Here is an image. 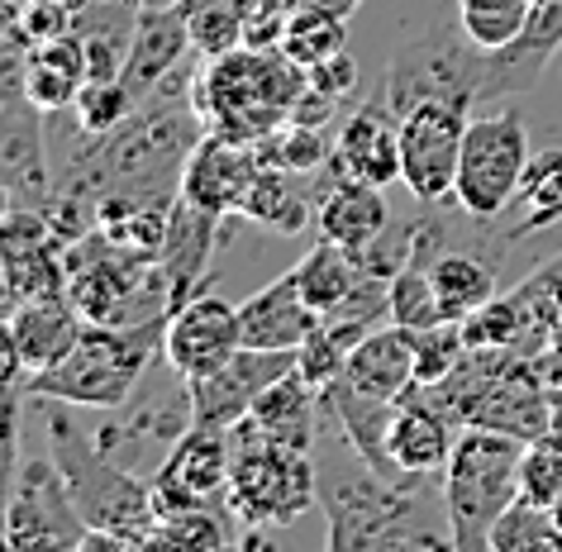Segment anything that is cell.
<instances>
[{
  "mask_svg": "<svg viewBox=\"0 0 562 552\" xmlns=\"http://www.w3.org/2000/svg\"><path fill=\"white\" fill-rule=\"evenodd\" d=\"M205 120L191 105V81L144 101L115 134L81 138L72 162L58 172V191L81 205H101L105 195H130L148 205H172L181 195L191 148L201 144Z\"/></svg>",
  "mask_w": 562,
  "mask_h": 552,
  "instance_id": "6da1fadb",
  "label": "cell"
},
{
  "mask_svg": "<svg viewBox=\"0 0 562 552\" xmlns=\"http://www.w3.org/2000/svg\"><path fill=\"white\" fill-rule=\"evenodd\" d=\"M311 87L305 67H296L281 48H234L224 58H201L191 77V105L205 120V129L244 138L277 134L291 124V110Z\"/></svg>",
  "mask_w": 562,
  "mask_h": 552,
  "instance_id": "7a4b0ae2",
  "label": "cell"
},
{
  "mask_svg": "<svg viewBox=\"0 0 562 552\" xmlns=\"http://www.w3.org/2000/svg\"><path fill=\"white\" fill-rule=\"evenodd\" d=\"M167 319L172 315H158L144 324H87L77 348L63 362L24 376V395H34V401H63V405H91V409L130 405L148 362L162 358Z\"/></svg>",
  "mask_w": 562,
  "mask_h": 552,
  "instance_id": "3957f363",
  "label": "cell"
},
{
  "mask_svg": "<svg viewBox=\"0 0 562 552\" xmlns=\"http://www.w3.org/2000/svg\"><path fill=\"white\" fill-rule=\"evenodd\" d=\"M44 405H48L53 462L63 466L67 491H72L87 529L110 533L120 548H153V529H158L153 486H144L130 466L110 462L105 452L77 429V419L63 409V401H44Z\"/></svg>",
  "mask_w": 562,
  "mask_h": 552,
  "instance_id": "277c9868",
  "label": "cell"
},
{
  "mask_svg": "<svg viewBox=\"0 0 562 552\" xmlns=\"http://www.w3.org/2000/svg\"><path fill=\"white\" fill-rule=\"evenodd\" d=\"M519 462H525V438L496 429H462L448 458L439 491L448 538L458 552H482L491 543L496 519L519 500Z\"/></svg>",
  "mask_w": 562,
  "mask_h": 552,
  "instance_id": "5b68a950",
  "label": "cell"
},
{
  "mask_svg": "<svg viewBox=\"0 0 562 552\" xmlns=\"http://www.w3.org/2000/svg\"><path fill=\"white\" fill-rule=\"evenodd\" d=\"M415 481H382L358 462V472L319 476V505H325V543L334 552H368V548H453L448 533L415 529L419 495Z\"/></svg>",
  "mask_w": 562,
  "mask_h": 552,
  "instance_id": "8992f818",
  "label": "cell"
},
{
  "mask_svg": "<svg viewBox=\"0 0 562 552\" xmlns=\"http://www.w3.org/2000/svg\"><path fill=\"white\" fill-rule=\"evenodd\" d=\"M234 462L224 505L244 529H281L319 505V466L315 452L286 448L248 424H234Z\"/></svg>",
  "mask_w": 562,
  "mask_h": 552,
  "instance_id": "52a82bcc",
  "label": "cell"
},
{
  "mask_svg": "<svg viewBox=\"0 0 562 552\" xmlns=\"http://www.w3.org/2000/svg\"><path fill=\"white\" fill-rule=\"evenodd\" d=\"M482 81H486V48H476L462 34V24L458 30L429 24V30L411 34L391 53L382 95L401 120L405 110L429 101V95H468V101H482Z\"/></svg>",
  "mask_w": 562,
  "mask_h": 552,
  "instance_id": "ba28073f",
  "label": "cell"
},
{
  "mask_svg": "<svg viewBox=\"0 0 562 552\" xmlns=\"http://www.w3.org/2000/svg\"><path fill=\"white\" fill-rule=\"evenodd\" d=\"M529 134L519 110H496V115H476L462 138V158H458V181H453V201L462 205V215L472 219H496L515 205L519 181L529 167Z\"/></svg>",
  "mask_w": 562,
  "mask_h": 552,
  "instance_id": "9c48e42d",
  "label": "cell"
},
{
  "mask_svg": "<svg viewBox=\"0 0 562 552\" xmlns=\"http://www.w3.org/2000/svg\"><path fill=\"white\" fill-rule=\"evenodd\" d=\"M468 124V95H429L401 115V181L419 205H439L443 195H453Z\"/></svg>",
  "mask_w": 562,
  "mask_h": 552,
  "instance_id": "30bf717a",
  "label": "cell"
},
{
  "mask_svg": "<svg viewBox=\"0 0 562 552\" xmlns=\"http://www.w3.org/2000/svg\"><path fill=\"white\" fill-rule=\"evenodd\" d=\"M5 533L15 552H67L87 543V519L67 491V476L53 458H34L20 466L15 495L5 509Z\"/></svg>",
  "mask_w": 562,
  "mask_h": 552,
  "instance_id": "8fae6325",
  "label": "cell"
},
{
  "mask_svg": "<svg viewBox=\"0 0 562 552\" xmlns=\"http://www.w3.org/2000/svg\"><path fill=\"white\" fill-rule=\"evenodd\" d=\"M291 372H296V348H238L215 372L181 381V391H187V424L234 429L252 409V401Z\"/></svg>",
  "mask_w": 562,
  "mask_h": 552,
  "instance_id": "7c38bea8",
  "label": "cell"
},
{
  "mask_svg": "<svg viewBox=\"0 0 562 552\" xmlns=\"http://www.w3.org/2000/svg\"><path fill=\"white\" fill-rule=\"evenodd\" d=\"M229 462H234V433L220 424H187L177 448L167 452L162 472L153 476V500L158 519L181 515V509L224 500L229 486Z\"/></svg>",
  "mask_w": 562,
  "mask_h": 552,
  "instance_id": "4fadbf2b",
  "label": "cell"
},
{
  "mask_svg": "<svg viewBox=\"0 0 562 552\" xmlns=\"http://www.w3.org/2000/svg\"><path fill=\"white\" fill-rule=\"evenodd\" d=\"M238 348H244V334H238V305L220 301V295L195 291L191 301H181L172 309V319H167L162 358L181 381L215 372V367L229 362Z\"/></svg>",
  "mask_w": 562,
  "mask_h": 552,
  "instance_id": "5bb4252c",
  "label": "cell"
},
{
  "mask_svg": "<svg viewBox=\"0 0 562 552\" xmlns=\"http://www.w3.org/2000/svg\"><path fill=\"white\" fill-rule=\"evenodd\" d=\"M262 172L258 144H244V138L215 134L205 129L201 144L191 148L187 172H181V195L191 205L210 210V215H238L244 210V195L252 191V181Z\"/></svg>",
  "mask_w": 562,
  "mask_h": 552,
  "instance_id": "9a60e30c",
  "label": "cell"
},
{
  "mask_svg": "<svg viewBox=\"0 0 562 552\" xmlns=\"http://www.w3.org/2000/svg\"><path fill=\"white\" fill-rule=\"evenodd\" d=\"M325 177H353V181H372V187L401 181V120L386 105V95L362 101L339 124Z\"/></svg>",
  "mask_w": 562,
  "mask_h": 552,
  "instance_id": "2e32d148",
  "label": "cell"
},
{
  "mask_svg": "<svg viewBox=\"0 0 562 552\" xmlns=\"http://www.w3.org/2000/svg\"><path fill=\"white\" fill-rule=\"evenodd\" d=\"M553 401H558V391L543 381L539 362L525 358V352H510V362H505L501 376L491 381L472 429H496V433L533 443V438H543L553 429Z\"/></svg>",
  "mask_w": 562,
  "mask_h": 552,
  "instance_id": "e0dca14e",
  "label": "cell"
},
{
  "mask_svg": "<svg viewBox=\"0 0 562 552\" xmlns=\"http://www.w3.org/2000/svg\"><path fill=\"white\" fill-rule=\"evenodd\" d=\"M0 181L24 210H48L53 191H58V177H53L44 148V110L30 95L0 105Z\"/></svg>",
  "mask_w": 562,
  "mask_h": 552,
  "instance_id": "ac0fdd59",
  "label": "cell"
},
{
  "mask_svg": "<svg viewBox=\"0 0 562 552\" xmlns=\"http://www.w3.org/2000/svg\"><path fill=\"white\" fill-rule=\"evenodd\" d=\"M195 53L191 44V24H187V10L181 5H162V10H138V24H134V44H130V58H124V72L120 81L134 91V101L144 105L153 101L158 91H167V81L181 77V67Z\"/></svg>",
  "mask_w": 562,
  "mask_h": 552,
  "instance_id": "d6986e66",
  "label": "cell"
},
{
  "mask_svg": "<svg viewBox=\"0 0 562 552\" xmlns=\"http://www.w3.org/2000/svg\"><path fill=\"white\" fill-rule=\"evenodd\" d=\"M315 229L319 238L339 244L348 252H368L382 244V234L391 229V210L382 187L353 177H325V195L315 201Z\"/></svg>",
  "mask_w": 562,
  "mask_h": 552,
  "instance_id": "ffe728a7",
  "label": "cell"
},
{
  "mask_svg": "<svg viewBox=\"0 0 562 552\" xmlns=\"http://www.w3.org/2000/svg\"><path fill=\"white\" fill-rule=\"evenodd\" d=\"M458 433H462L458 424L415 386L401 401L396 419H391V462H396L405 476H415V481L419 476H443L448 458H453Z\"/></svg>",
  "mask_w": 562,
  "mask_h": 552,
  "instance_id": "44dd1931",
  "label": "cell"
},
{
  "mask_svg": "<svg viewBox=\"0 0 562 552\" xmlns=\"http://www.w3.org/2000/svg\"><path fill=\"white\" fill-rule=\"evenodd\" d=\"M315 324H319V309L301 295L291 272L277 277L272 286H262L258 295H248V301L238 305L244 348H301Z\"/></svg>",
  "mask_w": 562,
  "mask_h": 552,
  "instance_id": "7402d4cb",
  "label": "cell"
},
{
  "mask_svg": "<svg viewBox=\"0 0 562 552\" xmlns=\"http://www.w3.org/2000/svg\"><path fill=\"white\" fill-rule=\"evenodd\" d=\"M334 381L353 391H368V395H382V401H405L415 391V343H411V329L401 324H382L372 329L362 343L353 348V358Z\"/></svg>",
  "mask_w": 562,
  "mask_h": 552,
  "instance_id": "603a6c76",
  "label": "cell"
},
{
  "mask_svg": "<svg viewBox=\"0 0 562 552\" xmlns=\"http://www.w3.org/2000/svg\"><path fill=\"white\" fill-rule=\"evenodd\" d=\"M81 329V309L72 305V295H38V301H24L15 315H10V334H15V348L24 358V372H44V367L63 362L67 352L77 348Z\"/></svg>",
  "mask_w": 562,
  "mask_h": 552,
  "instance_id": "cb8c5ba5",
  "label": "cell"
},
{
  "mask_svg": "<svg viewBox=\"0 0 562 552\" xmlns=\"http://www.w3.org/2000/svg\"><path fill=\"white\" fill-rule=\"evenodd\" d=\"M215 224L220 215L191 205L187 195L172 201V215H167V234H162V248H158V262L167 272V286H172V309L181 301H191L195 286L205 277V262H210V248H215Z\"/></svg>",
  "mask_w": 562,
  "mask_h": 552,
  "instance_id": "d4e9b609",
  "label": "cell"
},
{
  "mask_svg": "<svg viewBox=\"0 0 562 552\" xmlns=\"http://www.w3.org/2000/svg\"><path fill=\"white\" fill-rule=\"evenodd\" d=\"M315 401H319V391L301 372H291V376L272 381L238 424H248V429L277 438V443H286V448L315 452Z\"/></svg>",
  "mask_w": 562,
  "mask_h": 552,
  "instance_id": "484cf974",
  "label": "cell"
},
{
  "mask_svg": "<svg viewBox=\"0 0 562 552\" xmlns=\"http://www.w3.org/2000/svg\"><path fill=\"white\" fill-rule=\"evenodd\" d=\"M138 10H144L138 0H91V5L72 20V34L81 38V48H87L91 81H115L124 72Z\"/></svg>",
  "mask_w": 562,
  "mask_h": 552,
  "instance_id": "4316f807",
  "label": "cell"
},
{
  "mask_svg": "<svg viewBox=\"0 0 562 552\" xmlns=\"http://www.w3.org/2000/svg\"><path fill=\"white\" fill-rule=\"evenodd\" d=\"M91 81L87 72V48H81L77 34L48 38V44L30 48V101L44 110V115H58V110H72V101L81 95V87Z\"/></svg>",
  "mask_w": 562,
  "mask_h": 552,
  "instance_id": "83f0119b",
  "label": "cell"
},
{
  "mask_svg": "<svg viewBox=\"0 0 562 552\" xmlns=\"http://www.w3.org/2000/svg\"><path fill=\"white\" fill-rule=\"evenodd\" d=\"M291 277H296V286H301L305 301H311L319 315H329V309H339L372 272L362 267L358 252H348L339 244H329V238H319V248L305 252V258L291 267Z\"/></svg>",
  "mask_w": 562,
  "mask_h": 552,
  "instance_id": "f1b7e54d",
  "label": "cell"
},
{
  "mask_svg": "<svg viewBox=\"0 0 562 552\" xmlns=\"http://www.w3.org/2000/svg\"><path fill=\"white\" fill-rule=\"evenodd\" d=\"M372 329H382V324L358 319V315H319V324L311 329V338H305V343L296 348V372L311 381L315 391H325L329 381L348 367L353 348H358Z\"/></svg>",
  "mask_w": 562,
  "mask_h": 552,
  "instance_id": "f546056e",
  "label": "cell"
},
{
  "mask_svg": "<svg viewBox=\"0 0 562 552\" xmlns=\"http://www.w3.org/2000/svg\"><path fill=\"white\" fill-rule=\"evenodd\" d=\"M429 277H434V295L443 305V319L462 324L468 315H476L486 301H496V272L472 258V252H434L429 258Z\"/></svg>",
  "mask_w": 562,
  "mask_h": 552,
  "instance_id": "4dcf8cb0",
  "label": "cell"
},
{
  "mask_svg": "<svg viewBox=\"0 0 562 552\" xmlns=\"http://www.w3.org/2000/svg\"><path fill=\"white\" fill-rule=\"evenodd\" d=\"M462 338H468V348H510V352H525V358H539L548 348V338L539 334V324H533V315L515 291L496 295L476 315L462 319Z\"/></svg>",
  "mask_w": 562,
  "mask_h": 552,
  "instance_id": "1f68e13d",
  "label": "cell"
},
{
  "mask_svg": "<svg viewBox=\"0 0 562 552\" xmlns=\"http://www.w3.org/2000/svg\"><path fill=\"white\" fill-rule=\"evenodd\" d=\"M286 177L291 172L262 167L258 181H252V191L244 195V210H238V215L252 219V224H262V229H272V234L296 238L305 224H315V201H305L301 191H291Z\"/></svg>",
  "mask_w": 562,
  "mask_h": 552,
  "instance_id": "d6a6232c",
  "label": "cell"
},
{
  "mask_svg": "<svg viewBox=\"0 0 562 552\" xmlns=\"http://www.w3.org/2000/svg\"><path fill=\"white\" fill-rule=\"evenodd\" d=\"M277 48L286 53L296 67L311 72L315 63H325V58H334V53L348 48V20L329 15V10H291Z\"/></svg>",
  "mask_w": 562,
  "mask_h": 552,
  "instance_id": "836d02e7",
  "label": "cell"
},
{
  "mask_svg": "<svg viewBox=\"0 0 562 552\" xmlns=\"http://www.w3.org/2000/svg\"><path fill=\"white\" fill-rule=\"evenodd\" d=\"M486 548L491 552H562V523L553 515V505H533L519 495L496 519Z\"/></svg>",
  "mask_w": 562,
  "mask_h": 552,
  "instance_id": "e575fe53",
  "label": "cell"
},
{
  "mask_svg": "<svg viewBox=\"0 0 562 552\" xmlns=\"http://www.w3.org/2000/svg\"><path fill=\"white\" fill-rule=\"evenodd\" d=\"M533 15V0H458V24L476 48H510Z\"/></svg>",
  "mask_w": 562,
  "mask_h": 552,
  "instance_id": "d590c367",
  "label": "cell"
},
{
  "mask_svg": "<svg viewBox=\"0 0 562 552\" xmlns=\"http://www.w3.org/2000/svg\"><path fill=\"white\" fill-rule=\"evenodd\" d=\"M515 205L529 210L515 234H533V229H548V224L562 219V148L533 153L525 167V181H519Z\"/></svg>",
  "mask_w": 562,
  "mask_h": 552,
  "instance_id": "8d00e7d4",
  "label": "cell"
},
{
  "mask_svg": "<svg viewBox=\"0 0 562 552\" xmlns=\"http://www.w3.org/2000/svg\"><path fill=\"white\" fill-rule=\"evenodd\" d=\"M138 110L134 91L124 81H87L81 95L72 101V115H77V134L81 138H101V134H115L124 120Z\"/></svg>",
  "mask_w": 562,
  "mask_h": 552,
  "instance_id": "74e56055",
  "label": "cell"
},
{
  "mask_svg": "<svg viewBox=\"0 0 562 552\" xmlns=\"http://www.w3.org/2000/svg\"><path fill=\"white\" fill-rule=\"evenodd\" d=\"M411 343H415V386H439L468 358V338H462V324L453 319L429 324V329H411Z\"/></svg>",
  "mask_w": 562,
  "mask_h": 552,
  "instance_id": "f35d334b",
  "label": "cell"
},
{
  "mask_svg": "<svg viewBox=\"0 0 562 552\" xmlns=\"http://www.w3.org/2000/svg\"><path fill=\"white\" fill-rule=\"evenodd\" d=\"M519 495L533 505H558L562 500V433L548 429L543 438L525 443L519 462Z\"/></svg>",
  "mask_w": 562,
  "mask_h": 552,
  "instance_id": "ab89813d",
  "label": "cell"
},
{
  "mask_svg": "<svg viewBox=\"0 0 562 552\" xmlns=\"http://www.w3.org/2000/svg\"><path fill=\"white\" fill-rule=\"evenodd\" d=\"M229 543V529H224V515H215L210 505L181 509V515L158 519L153 529V548H224Z\"/></svg>",
  "mask_w": 562,
  "mask_h": 552,
  "instance_id": "60d3db41",
  "label": "cell"
},
{
  "mask_svg": "<svg viewBox=\"0 0 562 552\" xmlns=\"http://www.w3.org/2000/svg\"><path fill=\"white\" fill-rule=\"evenodd\" d=\"M20 395L24 391H0V523L20 481Z\"/></svg>",
  "mask_w": 562,
  "mask_h": 552,
  "instance_id": "b9f144b4",
  "label": "cell"
},
{
  "mask_svg": "<svg viewBox=\"0 0 562 552\" xmlns=\"http://www.w3.org/2000/svg\"><path fill=\"white\" fill-rule=\"evenodd\" d=\"M30 38L24 34H0V105L24 101V81H30Z\"/></svg>",
  "mask_w": 562,
  "mask_h": 552,
  "instance_id": "7bdbcfd3",
  "label": "cell"
},
{
  "mask_svg": "<svg viewBox=\"0 0 562 552\" xmlns=\"http://www.w3.org/2000/svg\"><path fill=\"white\" fill-rule=\"evenodd\" d=\"M72 10L53 5V0H24L20 10V34L30 38V44H48V38H63L72 34Z\"/></svg>",
  "mask_w": 562,
  "mask_h": 552,
  "instance_id": "ee69618b",
  "label": "cell"
},
{
  "mask_svg": "<svg viewBox=\"0 0 562 552\" xmlns=\"http://www.w3.org/2000/svg\"><path fill=\"white\" fill-rule=\"evenodd\" d=\"M305 77H311V87H315V91L334 95V101H344V95H353V87H358V63L348 58V53H334V58L315 63Z\"/></svg>",
  "mask_w": 562,
  "mask_h": 552,
  "instance_id": "f6af8a7d",
  "label": "cell"
},
{
  "mask_svg": "<svg viewBox=\"0 0 562 552\" xmlns=\"http://www.w3.org/2000/svg\"><path fill=\"white\" fill-rule=\"evenodd\" d=\"M24 358L15 348V334H10V319H0V391H24Z\"/></svg>",
  "mask_w": 562,
  "mask_h": 552,
  "instance_id": "bcb514c9",
  "label": "cell"
},
{
  "mask_svg": "<svg viewBox=\"0 0 562 552\" xmlns=\"http://www.w3.org/2000/svg\"><path fill=\"white\" fill-rule=\"evenodd\" d=\"M272 5H277V10H286V15H291V10H329V15L353 20L362 0H272Z\"/></svg>",
  "mask_w": 562,
  "mask_h": 552,
  "instance_id": "7dc6e473",
  "label": "cell"
},
{
  "mask_svg": "<svg viewBox=\"0 0 562 552\" xmlns=\"http://www.w3.org/2000/svg\"><path fill=\"white\" fill-rule=\"evenodd\" d=\"M533 362H539V372H543L548 386L562 391V338H553V343H548V348H543Z\"/></svg>",
  "mask_w": 562,
  "mask_h": 552,
  "instance_id": "c3c4849f",
  "label": "cell"
},
{
  "mask_svg": "<svg viewBox=\"0 0 562 552\" xmlns=\"http://www.w3.org/2000/svg\"><path fill=\"white\" fill-rule=\"evenodd\" d=\"M215 5H229V10H238L244 20H252V10H258L262 0H215Z\"/></svg>",
  "mask_w": 562,
  "mask_h": 552,
  "instance_id": "681fc988",
  "label": "cell"
},
{
  "mask_svg": "<svg viewBox=\"0 0 562 552\" xmlns=\"http://www.w3.org/2000/svg\"><path fill=\"white\" fill-rule=\"evenodd\" d=\"M10 210H15V195H10V187H5V181H0V219H5Z\"/></svg>",
  "mask_w": 562,
  "mask_h": 552,
  "instance_id": "f907efd6",
  "label": "cell"
},
{
  "mask_svg": "<svg viewBox=\"0 0 562 552\" xmlns=\"http://www.w3.org/2000/svg\"><path fill=\"white\" fill-rule=\"evenodd\" d=\"M53 5H63V10H72V15H81V10H87L91 0H53Z\"/></svg>",
  "mask_w": 562,
  "mask_h": 552,
  "instance_id": "816d5d0a",
  "label": "cell"
},
{
  "mask_svg": "<svg viewBox=\"0 0 562 552\" xmlns=\"http://www.w3.org/2000/svg\"><path fill=\"white\" fill-rule=\"evenodd\" d=\"M138 5H148V10H162V5H181V0H138Z\"/></svg>",
  "mask_w": 562,
  "mask_h": 552,
  "instance_id": "f5cc1de1",
  "label": "cell"
}]
</instances>
